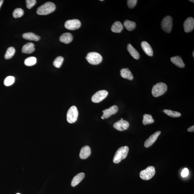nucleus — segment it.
<instances>
[{
    "label": "nucleus",
    "mask_w": 194,
    "mask_h": 194,
    "mask_svg": "<svg viewBox=\"0 0 194 194\" xmlns=\"http://www.w3.org/2000/svg\"><path fill=\"white\" fill-rule=\"evenodd\" d=\"M56 6L54 3L47 2L38 7L37 13L40 15H46L54 12Z\"/></svg>",
    "instance_id": "nucleus-1"
},
{
    "label": "nucleus",
    "mask_w": 194,
    "mask_h": 194,
    "mask_svg": "<svg viewBox=\"0 0 194 194\" xmlns=\"http://www.w3.org/2000/svg\"><path fill=\"white\" fill-rule=\"evenodd\" d=\"M129 151V148L127 146L120 147L116 151L114 157L113 162L114 163H119L122 160L126 158Z\"/></svg>",
    "instance_id": "nucleus-2"
},
{
    "label": "nucleus",
    "mask_w": 194,
    "mask_h": 194,
    "mask_svg": "<svg viewBox=\"0 0 194 194\" xmlns=\"http://www.w3.org/2000/svg\"><path fill=\"white\" fill-rule=\"evenodd\" d=\"M167 86L165 83H158L153 86L152 94L155 97H158L165 93L167 90Z\"/></svg>",
    "instance_id": "nucleus-3"
},
{
    "label": "nucleus",
    "mask_w": 194,
    "mask_h": 194,
    "mask_svg": "<svg viewBox=\"0 0 194 194\" xmlns=\"http://www.w3.org/2000/svg\"><path fill=\"white\" fill-rule=\"evenodd\" d=\"M88 63L92 65H97L101 63L103 60V57L99 53L90 52L88 54L86 57Z\"/></svg>",
    "instance_id": "nucleus-4"
},
{
    "label": "nucleus",
    "mask_w": 194,
    "mask_h": 194,
    "mask_svg": "<svg viewBox=\"0 0 194 194\" xmlns=\"http://www.w3.org/2000/svg\"><path fill=\"white\" fill-rule=\"evenodd\" d=\"M79 112L77 107L75 106H72L68 111L66 115V119L68 123H73L77 121Z\"/></svg>",
    "instance_id": "nucleus-5"
},
{
    "label": "nucleus",
    "mask_w": 194,
    "mask_h": 194,
    "mask_svg": "<svg viewBox=\"0 0 194 194\" xmlns=\"http://www.w3.org/2000/svg\"><path fill=\"white\" fill-rule=\"evenodd\" d=\"M155 174V168L153 166H149L140 173V177L144 180H149L154 177Z\"/></svg>",
    "instance_id": "nucleus-6"
},
{
    "label": "nucleus",
    "mask_w": 194,
    "mask_h": 194,
    "mask_svg": "<svg viewBox=\"0 0 194 194\" xmlns=\"http://www.w3.org/2000/svg\"><path fill=\"white\" fill-rule=\"evenodd\" d=\"M173 26V18L169 16H166L162 20L161 27L165 32L169 33L171 32Z\"/></svg>",
    "instance_id": "nucleus-7"
},
{
    "label": "nucleus",
    "mask_w": 194,
    "mask_h": 194,
    "mask_svg": "<svg viewBox=\"0 0 194 194\" xmlns=\"http://www.w3.org/2000/svg\"><path fill=\"white\" fill-rule=\"evenodd\" d=\"M108 94V92L106 90L99 91L92 96L91 100L94 103H99L105 99Z\"/></svg>",
    "instance_id": "nucleus-8"
},
{
    "label": "nucleus",
    "mask_w": 194,
    "mask_h": 194,
    "mask_svg": "<svg viewBox=\"0 0 194 194\" xmlns=\"http://www.w3.org/2000/svg\"><path fill=\"white\" fill-rule=\"evenodd\" d=\"M81 26V22L77 19L68 20L64 24L66 28L71 30H75L79 29Z\"/></svg>",
    "instance_id": "nucleus-9"
},
{
    "label": "nucleus",
    "mask_w": 194,
    "mask_h": 194,
    "mask_svg": "<svg viewBox=\"0 0 194 194\" xmlns=\"http://www.w3.org/2000/svg\"><path fill=\"white\" fill-rule=\"evenodd\" d=\"M183 26L185 32L186 33L191 32L194 29V18L192 17L187 18L184 22Z\"/></svg>",
    "instance_id": "nucleus-10"
},
{
    "label": "nucleus",
    "mask_w": 194,
    "mask_h": 194,
    "mask_svg": "<svg viewBox=\"0 0 194 194\" xmlns=\"http://www.w3.org/2000/svg\"><path fill=\"white\" fill-rule=\"evenodd\" d=\"M118 107L115 105H113L109 109L103 111V114L102 116L104 119L108 118L112 115L115 114L118 112Z\"/></svg>",
    "instance_id": "nucleus-11"
},
{
    "label": "nucleus",
    "mask_w": 194,
    "mask_h": 194,
    "mask_svg": "<svg viewBox=\"0 0 194 194\" xmlns=\"http://www.w3.org/2000/svg\"><path fill=\"white\" fill-rule=\"evenodd\" d=\"M129 123L125 120H120L114 123L113 127L114 128L119 131L126 130L129 127Z\"/></svg>",
    "instance_id": "nucleus-12"
},
{
    "label": "nucleus",
    "mask_w": 194,
    "mask_h": 194,
    "mask_svg": "<svg viewBox=\"0 0 194 194\" xmlns=\"http://www.w3.org/2000/svg\"><path fill=\"white\" fill-rule=\"evenodd\" d=\"M160 134L161 131H158L151 135L148 139L145 141V143H144V146L145 147L148 148L152 145L153 143L156 141Z\"/></svg>",
    "instance_id": "nucleus-13"
},
{
    "label": "nucleus",
    "mask_w": 194,
    "mask_h": 194,
    "mask_svg": "<svg viewBox=\"0 0 194 194\" xmlns=\"http://www.w3.org/2000/svg\"><path fill=\"white\" fill-rule=\"evenodd\" d=\"M91 154V150L89 146H86L83 147L81 149L79 157L82 159H85L88 158Z\"/></svg>",
    "instance_id": "nucleus-14"
},
{
    "label": "nucleus",
    "mask_w": 194,
    "mask_h": 194,
    "mask_svg": "<svg viewBox=\"0 0 194 194\" xmlns=\"http://www.w3.org/2000/svg\"><path fill=\"white\" fill-rule=\"evenodd\" d=\"M141 45L142 49L146 54L149 56H153V51L152 47L147 42L145 41L142 42Z\"/></svg>",
    "instance_id": "nucleus-15"
},
{
    "label": "nucleus",
    "mask_w": 194,
    "mask_h": 194,
    "mask_svg": "<svg viewBox=\"0 0 194 194\" xmlns=\"http://www.w3.org/2000/svg\"><path fill=\"white\" fill-rule=\"evenodd\" d=\"M73 39L72 35L70 33H65L60 36V40L65 44H68L72 42Z\"/></svg>",
    "instance_id": "nucleus-16"
},
{
    "label": "nucleus",
    "mask_w": 194,
    "mask_h": 194,
    "mask_svg": "<svg viewBox=\"0 0 194 194\" xmlns=\"http://www.w3.org/2000/svg\"><path fill=\"white\" fill-rule=\"evenodd\" d=\"M35 51L34 44L31 42H29L25 44L22 49V52L23 53L31 54Z\"/></svg>",
    "instance_id": "nucleus-17"
},
{
    "label": "nucleus",
    "mask_w": 194,
    "mask_h": 194,
    "mask_svg": "<svg viewBox=\"0 0 194 194\" xmlns=\"http://www.w3.org/2000/svg\"><path fill=\"white\" fill-rule=\"evenodd\" d=\"M171 60L173 63L179 68H183L185 66L184 63L183 62L182 58L180 56H176L171 57Z\"/></svg>",
    "instance_id": "nucleus-18"
},
{
    "label": "nucleus",
    "mask_w": 194,
    "mask_h": 194,
    "mask_svg": "<svg viewBox=\"0 0 194 194\" xmlns=\"http://www.w3.org/2000/svg\"><path fill=\"white\" fill-rule=\"evenodd\" d=\"M127 50L133 58L138 60L140 58V55L138 51L134 48L131 44H128L127 47Z\"/></svg>",
    "instance_id": "nucleus-19"
},
{
    "label": "nucleus",
    "mask_w": 194,
    "mask_h": 194,
    "mask_svg": "<svg viewBox=\"0 0 194 194\" xmlns=\"http://www.w3.org/2000/svg\"><path fill=\"white\" fill-rule=\"evenodd\" d=\"M85 176V174L83 173H79L75 175L72 181L71 186L73 187L76 186L83 180Z\"/></svg>",
    "instance_id": "nucleus-20"
},
{
    "label": "nucleus",
    "mask_w": 194,
    "mask_h": 194,
    "mask_svg": "<svg viewBox=\"0 0 194 194\" xmlns=\"http://www.w3.org/2000/svg\"><path fill=\"white\" fill-rule=\"evenodd\" d=\"M120 72L121 76L123 78L128 79L129 80H132L134 79L132 73L128 68H123L121 70Z\"/></svg>",
    "instance_id": "nucleus-21"
},
{
    "label": "nucleus",
    "mask_w": 194,
    "mask_h": 194,
    "mask_svg": "<svg viewBox=\"0 0 194 194\" xmlns=\"http://www.w3.org/2000/svg\"><path fill=\"white\" fill-rule=\"evenodd\" d=\"M23 37L25 39L38 41L40 40V37L32 32L25 33L23 35Z\"/></svg>",
    "instance_id": "nucleus-22"
},
{
    "label": "nucleus",
    "mask_w": 194,
    "mask_h": 194,
    "mask_svg": "<svg viewBox=\"0 0 194 194\" xmlns=\"http://www.w3.org/2000/svg\"><path fill=\"white\" fill-rule=\"evenodd\" d=\"M123 29V26L122 23L119 21H116L112 25L111 27L112 32L115 33H120L121 32Z\"/></svg>",
    "instance_id": "nucleus-23"
},
{
    "label": "nucleus",
    "mask_w": 194,
    "mask_h": 194,
    "mask_svg": "<svg viewBox=\"0 0 194 194\" xmlns=\"http://www.w3.org/2000/svg\"><path fill=\"white\" fill-rule=\"evenodd\" d=\"M124 26L127 30L131 31L134 30L135 28L136 23L134 21L127 20H125L124 23Z\"/></svg>",
    "instance_id": "nucleus-24"
},
{
    "label": "nucleus",
    "mask_w": 194,
    "mask_h": 194,
    "mask_svg": "<svg viewBox=\"0 0 194 194\" xmlns=\"http://www.w3.org/2000/svg\"><path fill=\"white\" fill-rule=\"evenodd\" d=\"M154 122V120L153 119L152 116L149 114H145L143 115V120L142 123L143 125H146L151 124Z\"/></svg>",
    "instance_id": "nucleus-25"
},
{
    "label": "nucleus",
    "mask_w": 194,
    "mask_h": 194,
    "mask_svg": "<svg viewBox=\"0 0 194 194\" xmlns=\"http://www.w3.org/2000/svg\"><path fill=\"white\" fill-rule=\"evenodd\" d=\"M15 49L14 48L10 47L7 49L6 52L5 53V57L6 60H8L14 56L15 53Z\"/></svg>",
    "instance_id": "nucleus-26"
},
{
    "label": "nucleus",
    "mask_w": 194,
    "mask_h": 194,
    "mask_svg": "<svg viewBox=\"0 0 194 194\" xmlns=\"http://www.w3.org/2000/svg\"><path fill=\"white\" fill-rule=\"evenodd\" d=\"M37 60L35 57H31L26 59L24 63L25 65L27 66H31L35 64Z\"/></svg>",
    "instance_id": "nucleus-27"
},
{
    "label": "nucleus",
    "mask_w": 194,
    "mask_h": 194,
    "mask_svg": "<svg viewBox=\"0 0 194 194\" xmlns=\"http://www.w3.org/2000/svg\"><path fill=\"white\" fill-rule=\"evenodd\" d=\"M64 61V58L62 56H59L54 61L53 64L55 67L60 68L62 66Z\"/></svg>",
    "instance_id": "nucleus-28"
},
{
    "label": "nucleus",
    "mask_w": 194,
    "mask_h": 194,
    "mask_svg": "<svg viewBox=\"0 0 194 194\" xmlns=\"http://www.w3.org/2000/svg\"><path fill=\"white\" fill-rule=\"evenodd\" d=\"M163 112L168 116H171V117H179L181 116V114L180 112L173 111L170 110L165 109L163 111Z\"/></svg>",
    "instance_id": "nucleus-29"
},
{
    "label": "nucleus",
    "mask_w": 194,
    "mask_h": 194,
    "mask_svg": "<svg viewBox=\"0 0 194 194\" xmlns=\"http://www.w3.org/2000/svg\"><path fill=\"white\" fill-rule=\"evenodd\" d=\"M24 11L21 8H16L15 9L13 12V16L14 18L21 17L24 14Z\"/></svg>",
    "instance_id": "nucleus-30"
},
{
    "label": "nucleus",
    "mask_w": 194,
    "mask_h": 194,
    "mask_svg": "<svg viewBox=\"0 0 194 194\" xmlns=\"http://www.w3.org/2000/svg\"><path fill=\"white\" fill-rule=\"evenodd\" d=\"M15 81V78L14 76H9L5 79L4 84L5 86H9L14 84Z\"/></svg>",
    "instance_id": "nucleus-31"
},
{
    "label": "nucleus",
    "mask_w": 194,
    "mask_h": 194,
    "mask_svg": "<svg viewBox=\"0 0 194 194\" xmlns=\"http://www.w3.org/2000/svg\"><path fill=\"white\" fill-rule=\"evenodd\" d=\"M26 6L28 8L30 9L36 4V1L35 0H27L26 1Z\"/></svg>",
    "instance_id": "nucleus-32"
},
{
    "label": "nucleus",
    "mask_w": 194,
    "mask_h": 194,
    "mask_svg": "<svg viewBox=\"0 0 194 194\" xmlns=\"http://www.w3.org/2000/svg\"><path fill=\"white\" fill-rule=\"evenodd\" d=\"M137 0H128L127 1V5L129 8L132 9L136 6L137 2Z\"/></svg>",
    "instance_id": "nucleus-33"
},
{
    "label": "nucleus",
    "mask_w": 194,
    "mask_h": 194,
    "mask_svg": "<svg viewBox=\"0 0 194 194\" xmlns=\"http://www.w3.org/2000/svg\"><path fill=\"white\" fill-rule=\"evenodd\" d=\"M181 176L183 177H186L189 174V171L187 168H185L181 173Z\"/></svg>",
    "instance_id": "nucleus-34"
},
{
    "label": "nucleus",
    "mask_w": 194,
    "mask_h": 194,
    "mask_svg": "<svg viewBox=\"0 0 194 194\" xmlns=\"http://www.w3.org/2000/svg\"><path fill=\"white\" fill-rule=\"evenodd\" d=\"M188 132H194V125H192V126L191 127H190L189 128H188Z\"/></svg>",
    "instance_id": "nucleus-35"
},
{
    "label": "nucleus",
    "mask_w": 194,
    "mask_h": 194,
    "mask_svg": "<svg viewBox=\"0 0 194 194\" xmlns=\"http://www.w3.org/2000/svg\"><path fill=\"white\" fill-rule=\"evenodd\" d=\"M3 2V0H1V1H0V8H1Z\"/></svg>",
    "instance_id": "nucleus-36"
},
{
    "label": "nucleus",
    "mask_w": 194,
    "mask_h": 194,
    "mask_svg": "<svg viewBox=\"0 0 194 194\" xmlns=\"http://www.w3.org/2000/svg\"><path fill=\"white\" fill-rule=\"evenodd\" d=\"M189 1L192 2H193V3H194V1H191V0H190V1Z\"/></svg>",
    "instance_id": "nucleus-37"
},
{
    "label": "nucleus",
    "mask_w": 194,
    "mask_h": 194,
    "mask_svg": "<svg viewBox=\"0 0 194 194\" xmlns=\"http://www.w3.org/2000/svg\"><path fill=\"white\" fill-rule=\"evenodd\" d=\"M192 55H193V57H194V51H193V54H192Z\"/></svg>",
    "instance_id": "nucleus-38"
},
{
    "label": "nucleus",
    "mask_w": 194,
    "mask_h": 194,
    "mask_svg": "<svg viewBox=\"0 0 194 194\" xmlns=\"http://www.w3.org/2000/svg\"><path fill=\"white\" fill-rule=\"evenodd\" d=\"M101 119H104V118H103V117L102 116H101Z\"/></svg>",
    "instance_id": "nucleus-39"
},
{
    "label": "nucleus",
    "mask_w": 194,
    "mask_h": 194,
    "mask_svg": "<svg viewBox=\"0 0 194 194\" xmlns=\"http://www.w3.org/2000/svg\"><path fill=\"white\" fill-rule=\"evenodd\" d=\"M100 1H103V0H100Z\"/></svg>",
    "instance_id": "nucleus-40"
},
{
    "label": "nucleus",
    "mask_w": 194,
    "mask_h": 194,
    "mask_svg": "<svg viewBox=\"0 0 194 194\" xmlns=\"http://www.w3.org/2000/svg\"><path fill=\"white\" fill-rule=\"evenodd\" d=\"M121 120H123V119H122V118H121Z\"/></svg>",
    "instance_id": "nucleus-41"
},
{
    "label": "nucleus",
    "mask_w": 194,
    "mask_h": 194,
    "mask_svg": "<svg viewBox=\"0 0 194 194\" xmlns=\"http://www.w3.org/2000/svg\"><path fill=\"white\" fill-rule=\"evenodd\" d=\"M21 194L18 193H17V194Z\"/></svg>",
    "instance_id": "nucleus-42"
}]
</instances>
